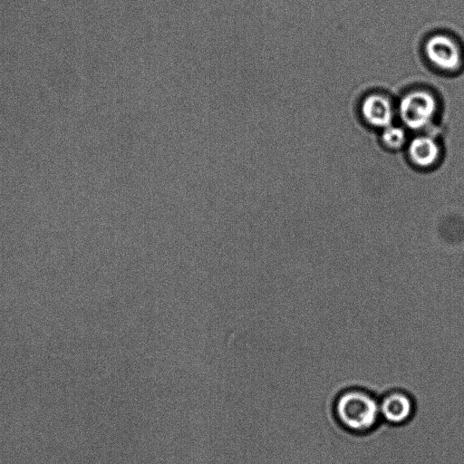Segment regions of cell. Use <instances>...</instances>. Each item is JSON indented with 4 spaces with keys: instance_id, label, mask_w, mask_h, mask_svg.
Here are the masks:
<instances>
[{
    "instance_id": "277c9868",
    "label": "cell",
    "mask_w": 464,
    "mask_h": 464,
    "mask_svg": "<svg viewBox=\"0 0 464 464\" xmlns=\"http://www.w3.org/2000/svg\"><path fill=\"white\" fill-rule=\"evenodd\" d=\"M397 106L392 99L382 92H371L361 102L360 114L370 127L382 130L393 123Z\"/></svg>"
},
{
    "instance_id": "7a4b0ae2",
    "label": "cell",
    "mask_w": 464,
    "mask_h": 464,
    "mask_svg": "<svg viewBox=\"0 0 464 464\" xmlns=\"http://www.w3.org/2000/svg\"><path fill=\"white\" fill-rule=\"evenodd\" d=\"M439 109L440 103L432 92L416 88L401 96L397 113L407 130L420 131L430 127Z\"/></svg>"
},
{
    "instance_id": "6da1fadb",
    "label": "cell",
    "mask_w": 464,
    "mask_h": 464,
    "mask_svg": "<svg viewBox=\"0 0 464 464\" xmlns=\"http://www.w3.org/2000/svg\"><path fill=\"white\" fill-rule=\"evenodd\" d=\"M334 414L342 427L357 433H367L382 421L379 398L360 388L341 392L334 401Z\"/></svg>"
},
{
    "instance_id": "52a82bcc",
    "label": "cell",
    "mask_w": 464,
    "mask_h": 464,
    "mask_svg": "<svg viewBox=\"0 0 464 464\" xmlns=\"http://www.w3.org/2000/svg\"><path fill=\"white\" fill-rule=\"evenodd\" d=\"M381 142L390 150H398L407 146L409 141L407 129L401 124H394L381 130Z\"/></svg>"
},
{
    "instance_id": "3957f363",
    "label": "cell",
    "mask_w": 464,
    "mask_h": 464,
    "mask_svg": "<svg viewBox=\"0 0 464 464\" xmlns=\"http://www.w3.org/2000/svg\"><path fill=\"white\" fill-rule=\"evenodd\" d=\"M423 53L430 65L447 74H458L464 70V45L449 33H437L424 42Z\"/></svg>"
},
{
    "instance_id": "5b68a950",
    "label": "cell",
    "mask_w": 464,
    "mask_h": 464,
    "mask_svg": "<svg viewBox=\"0 0 464 464\" xmlns=\"http://www.w3.org/2000/svg\"><path fill=\"white\" fill-rule=\"evenodd\" d=\"M410 163L419 170H431L442 159V147L430 134H419L407 143Z\"/></svg>"
},
{
    "instance_id": "8992f818",
    "label": "cell",
    "mask_w": 464,
    "mask_h": 464,
    "mask_svg": "<svg viewBox=\"0 0 464 464\" xmlns=\"http://www.w3.org/2000/svg\"><path fill=\"white\" fill-rule=\"evenodd\" d=\"M382 420L391 425H403L414 415L415 403L407 392L394 390L379 399Z\"/></svg>"
}]
</instances>
